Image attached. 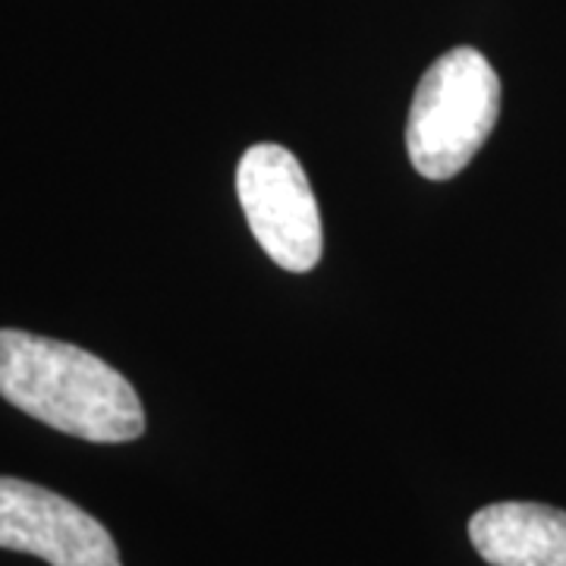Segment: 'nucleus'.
<instances>
[{
  "instance_id": "1",
  "label": "nucleus",
  "mask_w": 566,
  "mask_h": 566,
  "mask_svg": "<svg viewBox=\"0 0 566 566\" xmlns=\"http://www.w3.org/2000/svg\"><path fill=\"white\" fill-rule=\"evenodd\" d=\"M0 397L92 444H126L145 431L139 394L114 365L13 327H0Z\"/></svg>"
},
{
  "instance_id": "2",
  "label": "nucleus",
  "mask_w": 566,
  "mask_h": 566,
  "mask_svg": "<svg viewBox=\"0 0 566 566\" xmlns=\"http://www.w3.org/2000/svg\"><path fill=\"white\" fill-rule=\"evenodd\" d=\"M501 117V80L475 48L424 70L406 120V151L424 180H450L479 155Z\"/></svg>"
},
{
  "instance_id": "3",
  "label": "nucleus",
  "mask_w": 566,
  "mask_h": 566,
  "mask_svg": "<svg viewBox=\"0 0 566 566\" xmlns=\"http://www.w3.org/2000/svg\"><path fill=\"white\" fill-rule=\"evenodd\" d=\"M249 230L283 271L305 274L322 259V214L303 164L283 145H252L237 167Z\"/></svg>"
},
{
  "instance_id": "4",
  "label": "nucleus",
  "mask_w": 566,
  "mask_h": 566,
  "mask_svg": "<svg viewBox=\"0 0 566 566\" xmlns=\"http://www.w3.org/2000/svg\"><path fill=\"white\" fill-rule=\"evenodd\" d=\"M0 547L51 566H123L111 532L48 488L0 475Z\"/></svg>"
},
{
  "instance_id": "5",
  "label": "nucleus",
  "mask_w": 566,
  "mask_h": 566,
  "mask_svg": "<svg viewBox=\"0 0 566 566\" xmlns=\"http://www.w3.org/2000/svg\"><path fill=\"white\" fill-rule=\"evenodd\" d=\"M469 542L491 566H566V510L526 501L482 506Z\"/></svg>"
}]
</instances>
